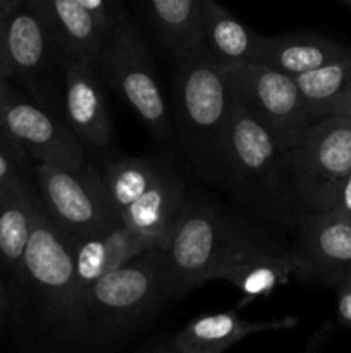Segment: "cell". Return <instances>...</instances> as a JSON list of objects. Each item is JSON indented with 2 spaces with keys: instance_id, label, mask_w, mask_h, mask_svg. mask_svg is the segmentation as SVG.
Here are the masks:
<instances>
[{
  "instance_id": "cell-1",
  "label": "cell",
  "mask_w": 351,
  "mask_h": 353,
  "mask_svg": "<svg viewBox=\"0 0 351 353\" xmlns=\"http://www.w3.org/2000/svg\"><path fill=\"white\" fill-rule=\"evenodd\" d=\"M164 248L155 247L76 293L55 352H116L171 303Z\"/></svg>"
},
{
  "instance_id": "cell-2",
  "label": "cell",
  "mask_w": 351,
  "mask_h": 353,
  "mask_svg": "<svg viewBox=\"0 0 351 353\" xmlns=\"http://www.w3.org/2000/svg\"><path fill=\"white\" fill-rule=\"evenodd\" d=\"M172 64L174 143L196 178L226 190L227 138L237 103L233 74L202 43Z\"/></svg>"
},
{
  "instance_id": "cell-3",
  "label": "cell",
  "mask_w": 351,
  "mask_h": 353,
  "mask_svg": "<svg viewBox=\"0 0 351 353\" xmlns=\"http://www.w3.org/2000/svg\"><path fill=\"white\" fill-rule=\"evenodd\" d=\"M9 333L24 352H55L58 330L74 296L71 245L34 199L30 240L9 278Z\"/></svg>"
},
{
  "instance_id": "cell-4",
  "label": "cell",
  "mask_w": 351,
  "mask_h": 353,
  "mask_svg": "<svg viewBox=\"0 0 351 353\" xmlns=\"http://www.w3.org/2000/svg\"><path fill=\"white\" fill-rule=\"evenodd\" d=\"M162 248L172 302L206 281L220 279L237 262L279 250L274 241L234 221L196 192H188Z\"/></svg>"
},
{
  "instance_id": "cell-5",
  "label": "cell",
  "mask_w": 351,
  "mask_h": 353,
  "mask_svg": "<svg viewBox=\"0 0 351 353\" xmlns=\"http://www.w3.org/2000/svg\"><path fill=\"white\" fill-rule=\"evenodd\" d=\"M229 192L262 221L295 230L299 210L282 147L237 100L226 150Z\"/></svg>"
},
{
  "instance_id": "cell-6",
  "label": "cell",
  "mask_w": 351,
  "mask_h": 353,
  "mask_svg": "<svg viewBox=\"0 0 351 353\" xmlns=\"http://www.w3.org/2000/svg\"><path fill=\"white\" fill-rule=\"evenodd\" d=\"M67 55L28 3L0 19V76L64 121Z\"/></svg>"
},
{
  "instance_id": "cell-7",
  "label": "cell",
  "mask_w": 351,
  "mask_h": 353,
  "mask_svg": "<svg viewBox=\"0 0 351 353\" xmlns=\"http://www.w3.org/2000/svg\"><path fill=\"white\" fill-rule=\"evenodd\" d=\"M96 65L107 86L136 112L151 137L162 145L174 143L171 107L151 52L133 17L107 33Z\"/></svg>"
},
{
  "instance_id": "cell-8",
  "label": "cell",
  "mask_w": 351,
  "mask_h": 353,
  "mask_svg": "<svg viewBox=\"0 0 351 353\" xmlns=\"http://www.w3.org/2000/svg\"><path fill=\"white\" fill-rule=\"evenodd\" d=\"M33 179L45 214L71 247L89 234L123 223L93 162L88 161L76 171L36 162Z\"/></svg>"
},
{
  "instance_id": "cell-9",
  "label": "cell",
  "mask_w": 351,
  "mask_h": 353,
  "mask_svg": "<svg viewBox=\"0 0 351 353\" xmlns=\"http://www.w3.org/2000/svg\"><path fill=\"white\" fill-rule=\"evenodd\" d=\"M288 161L299 214L330 210L351 172V121L339 114L317 121L288 148Z\"/></svg>"
},
{
  "instance_id": "cell-10",
  "label": "cell",
  "mask_w": 351,
  "mask_h": 353,
  "mask_svg": "<svg viewBox=\"0 0 351 353\" xmlns=\"http://www.w3.org/2000/svg\"><path fill=\"white\" fill-rule=\"evenodd\" d=\"M237 100L284 148H291L313 124L296 79L264 64L229 68Z\"/></svg>"
},
{
  "instance_id": "cell-11",
  "label": "cell",
  "mask_w": 351,
  "mask_h": 353,
  "mask_svg": "<svg viewBox=\"0 0 351 353\" xmlns=\"http://www.w3.org/2000/svg\"><path fill=\"white\" fill-rule=\"evenodd\" d=\"M0 126L26 150L31 161L64 169L88 162L85 148L67 124L0 76Z\"/></svg>"
},
{
  "instance_id": "cell-12",
  "label": "cell",
  "mask_w": 351,
  "mask_h": 353,
  "mask_svg": "<svg viewBox=\"0 0 351 353\" xmlns=\"http://www.w3.org/2000/svg\"><path fill=\"white\" fill-rule=\"evenodd\" d=\"M107 88L98 65L67 57L64 123L95 165L116 150Z\"/></svg>"
},
{
  "instance_id": "cell-13",
  "label": "cell",
  "mask_w": 351,
  "mask_h": 353,
  "mask_svg": "<svg viewBox=\"0 0 351 353\" xmlns=\"http://www.w3.org/2000/svg\"><path fill=\"white\" fill-rule=\"evenodd\" d=\"M296 241L289 250L295 274L306 281L336 286L351 272V221L336 209L301 212Z\"/></svg>"
},
{
  "instance_id": "cell-14",
  "label": "cell",
  "mask_w": 351,
  "mask_h": 353,
  "mask_svg": "<svg viewBox=\"0 0 351 353\" xmlns=\"http://www.w3.org/2000/svg\"><path fill=\"white\" fill-rule=\"evenodd\" d=\"M298 324L296 317L275 321H244L236 312H217L189 321L184 327L164 340L145 343L138 352L147 353H220L244 338L265 331L291 330Z\"/></svg>"
},
{
  "instance_id": "cell-15",
  "label": "cell",
  "mask_w": 351,
  "mask_h": 353,
  "mask_svg": "<svg viewBox=\"0 0 351 353\" xmlns=\"http://www.w3.org/2000/svg\"><path fill=\"white\" fill-rule=\"evenodd\" d=\"M155 247H162L160 241L131 230L124 223L76 241L71 247L74 262V295Z\"/></svg>"
},
{
  "instance_id": "cell-16",
  "label": "cell",
  "mask_w": 351,
  "mask_h": 353,
  "mask_svg": "<svg viewBox=\"0 0 351 353\" xmlns=\"http://www.w3.org/2000/svg\"><path fill=\"white\" fill-rule=\"evenodd\" d=\"M69 59L98 62L107 40L100 21L79 0H28Z\"/></svg>"
},
{
  "instance_id": "cell-17",
  "label": "cell",
  "mask_w": 351,
  "mask_h": 353,
  "mask_svg": "<svg viewBox=\"0 0 351 353\" xmlns=\"http://www.w3.org/2000/svg\"><path fill=\"white\" fill-rule=\"evenodd\" d=\"M188 192V179L171 161L157 181L120 212V221L131 230L153 236L164 247Z\"/></svg>"
},
{
  "instance_id": "cell-18",
  "label": "cell",
  "mask_w": 351,
  "mask_h": 353,
  "mask_svg": "<svg viewBox=\"0 0 351 353\" xmlns=\"http://www.w3.org/2000/svg\"><path fill=\"white\" fill-rule=\"evenodd\" d=\"M155 45L171 61L200 43L202 0H131Z\"/></svg>"
},
{
  "instance_id": "cell-19",
  "label": "cell",
  "mask_w": 351,
  "mask_h": 353,
  "mask_svg": "<svg viewBox=\"0 0 351 353\" xmlns=\"http://www.w3.org/2000/svg\"><path fill=\"white\" fill-rule=\"evenodd\" d=\"M262 37L237 19L217 0H202L200 43L220 62L233 65L257 64Z\"/></svg>"
},
{
  "instance_id": "cell-20",
  "label": "cell",
  "mask_w": 351,
  "mask_h": 353,
  "mask_svg": "<svg viewBox=\"0 0 351 353\" xmlns=\"http://www.w3.org/2000/svg\"><path fill=\"white\" fill-rule=\"evenodd\" d=\"M351 47L317 33H286L262 37L257 64L281 71L284 74H305L346 54Z\"/></svg>"
},
{
  "instance_id": "cell-21",
  "label": "cell",
  "mask_w": 351,
  "mask_h": 353,
  "mask_svg": "<svg viewBox=\"0 0 351 353\" xmlns=\"http://www.w3.org/2000/svg\"><path fill=\"white\" fill-rule=\"evenodd\" d=\"M171 159L165 155H126L114 150L100 162L98 168L103 186L116 212H124L136 202L164 172Z\"/></svg>"
},
{
  "instance_id": "cell-22",
  "label": "cell",
  "mask_w": 351,
  "mask_h": 353,
  "mask_svg": "<svg viewBox=\"0 0 351 353\" xmlns=\"http://www.w3.org/2000/svg\"><path fill=\"white\" fill-rule=\"evenodd\" d=\"M34 199V179L23 185H0V274L6 279L26 250Z\"/></svg>"
},
{
  "instance_id": "cell-23",
  "label": "cell",
  "mask_w": 351,
  "mask_h": 353,
  "mask_svg": "<svg viewBox=\"0 0 351 353\" xmlns=\"http://www.w3.org/2000/svg\"><path fill=\"white\" fill-rule=\"evenodd\" d=\"M295 79L313 119L334 116L351 83V48L341 57Z\"/></svg>"
},
{
  "instance_id": "cell-24",
  "label": "cell",
  "mask_w": 351,
  "mask_h": 353,
  "mask_svg": "<svg viewBox=\"0 0 351 353\" xmlns=\"http://www.w3.org/2000/svg\"><path fill=\"white\" fill-rule=\"evenodd\" d=\"M292 274H295V262L291 254L279 248L237 262L236 265L224 271L220 279L231 283L243 293L244 299L241 305H244L251 300L270 295L275 288L286 285Z\"/></svg>"
},
{
  "instance_id": "cell-25",
  "label": "cell",
  "mask_w": 351,
  "mask_h": 353,
  "mask_svg": "<svg viewBox=\"0 0 351 353\" xmlns=\"http://www.w3.org/2000/svg\"><path fill=\"white\" fill-rule=\"evenodd\" d=\"M33 165L26 150L0 126V185L31 183Z\"/></svg>"
},
{
  "instance_id": "cell-26",
  "label": "cell",
  "mask_w": 351,
  "mask_h": 353,
  "mask_svg": "<svg viewBox=\"0 0 351 353\" xmlns=\"http://www.w3.org/2000/svg\"><path fill=\"white\" fill-rule=\"evenodd\" d=\"M79 2L100 21L107 33L131 19L124 0H79Z\"/></svg>"
},
{
  "instance_id": "cell-27",
  "label": "cell",
  "mask_w": 351,
  "mask_h": 353,
  "mask_svg": "<svg viewBox=\"0 0 351 353\" xmlns=\"http://www.w3.org/2000/svg\"><path fill=\"white\" fill-rule=\"evenodd\" d=\"M337 319L344 327L351 330V272H348L336 286Z\"/></svg>"
},
{
  "instance_id": "cell-28",
  "label": "cell",
  "mask_w": 351,
  "mask_h": 353,
  "mask_svg": "<svg viewBox=\"0 0 351 353\" xmlns=\"http://www.w3.org/2000/svg\"><path fill=\"white\" fill-rule=\"evenodd\" d=\"M9 314H10V300L9 290H7L6 278L0 274V338L9 330Z\"/></svg>"
},
{
  "instance_id": "cell-29",
  "label": "cell",
  "mask_w": 351,
  "mask_h": 353,
  "mask_svg": "<svg viewBox=\"0 0 351 353\" xmlns=\"http://www.w3.org/2000/svg\"><path fill=\"white\" fill-rule=\"evenodd\" d=\"M28 0H0V19L7 14H10L12 10L19 9L21 6H24Z\"/></svg>"
},
{
  "instance_id": "cell-30",
  "label": "cell",
  "mask_w": 351,
  "mask_h": 353,
  "mask_svg": "<svg viewBox=\"0 0 351 353\" xmlns=\"http://www.w3.org/2000/svg\"><path fill=\"white\" fill-rule=\"evenodd\" d=\"M336 114H339V116L346 117L348 121H351V83H350V86H348L346 95H344L343 102H341L339 109H337Z\"/></svg>"
},
{
  "instance_id": "cell-31",
  "label": "cell",
  "mask_w": 351,
  "mask_h": 353,
  "mask_svg": "<svg viewBox=\"0 0 351 353\" xmlns=\"http://www.w3.org/2000/svg\"><path fill=\"white\" fill-rule=\"evenodd\" d=\"M341 2H343V3H346V6L350 7V9H351V0H341Z\"/></svg>"
},
{
  "instance_id": "cell-32",
  "label": "cell",
  "mask_w": 351,
  "mask_h": 353,
  "mask_svg": "<svg viewBox=\"0 0 351 353\" xmlns=\"http://www.w3.org/2000/svg\"><path fill=\"white\" fill-rule=\"evenodd\" d=\"M350 221H351V219H350Z\"/></svg>"
}]
</instances>
